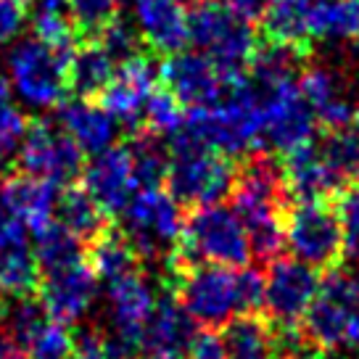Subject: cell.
I'll return each mask as SVG.
<instances>
[{
    "mask_svg": "<svg viewBox=\"0 0 359 359\" xmlns=\"http://www.w3.org/2000/svg\"><path fill=\"white\" fill-rule=\"evenodd\" d=\"M272 3H275V0H224V6L248 24L262 22V19L267 16Z\"/></svg>",
    "mask_w": 359,
    "mask_h": 359,
    "instance_id": "obj_42",
    "label": "cell"
},
{
    "mask_svg": "<svg viewBox=\"0 0 359 359\" xmlns=\"http://www.w3.org/2000/svg\"><path fill=\"white\" fill-rule=\"evenodd\" d=\"M309 43H359V0H314Z\"/></svg>",
    "mask_w": 359,
    "mask_h": 359,
    "instance_id": "obj_27",
    "label": "cell"
},
{
    "mask_svg": "<svg viewBox=\"0 0 359 359\" xmlns=\"http://www.w3.org/2000/svg\"><path fill=\"white\" fill-rule=\"evenodd\" d=\"M50 317L45 312L40 296L34 293H19V296H3L0 302V327L19 351L29 344V338L48 323Z\"/></svg>",
    "mask_w": 359,
    "mask_h": 359,
    "instance_id": "obj_32",
    "label": "cell"
},
{
    "mask_svg": "<svg viewBox=\"0 0 359 359\" xmlns=\"http://www.w3.org/2000/svg\"><path fill=\"white\" fill-rule=\"evenodd\" d=\"M74 50H61L29 37L16 43L6 56L8 85L29 109H53L69 90V61Z\"/></svg>",
    "mask_w": 359,
    "mask_h": 359,
    "instance_id": "obj_6",
    "label": "cell"
},
{
    "mask_svg": "<svg viewBox=\"0 0 359 359\" xmlns=\"http://www.w3.org/2000/svg\"><path fill=\"white\" fill-rule=\"evenodd\" d=\"M182 359H227L222 333H217V330H212V327L196 330L191 338V344H188V348H185V357Z\"/></svg>",
    "mask_w": 359,
    "mask_h": 359,
    "instance_id": "obj_40",
    "label": "cell"
},
{
    "mask_svg": "<svg viewBox=\"0 0 359 359\" xmlns=\"http://www.w3.org/2000/svg\"><path fill=\"white\" fill-rule=\"evenodd\" d=\"M27 24V8L22 0H0V45L11 43Z\"/></svg>",
    "mask_w": 359,
    "mask_h": 359,
    "instance_id": "obj_41",
    "label": "cell"
},
{
    "mask_svg": "<svg viewBox=\"0 0 359 359\" xmlns=\"http://www.w3.org/2000/svg\"><path fill=\"white\" fill-rule=\"evenodd\" d=\"M27 359H74V333L56 320H48L24 346Z\"/></svg>",
    "mask_w": 359,
    "mask_h": 359,
    "instance_id": "obj_38",
    "label": "cell"
},
{
    "mask_svg": "<svg viewBox=\"0 0 359 359\" xmlns=\"http://www.w3.org/2000/svg\"><path fill=\"white\" fill-rule=\"evenodd\" d=\"M241 74L243 72H224L198 50H180L158 67V77L185 109H209L219 103Z\"/></svg>",
    "mask_w": 359,
    "mask_h": 359,
    "instance_id": "obj_13",
    "label": "cell"
},
{
    "mask_svg": "<svg viewBox=\"0 0 359 359\" xmlns=\"http://www.w3.org/2000/svg\"><path fill=\"white\" fill-rule=\"evenodd\" d=\"M0 201H3V206L8 209L13 219L32 227L34 233V230L53 222L58 188L37 177H29L24 172H16V175H8V177L0 180Z\"/></svg>",
    "mask_w": 359,
    "mask_h": 359,
    "instance_id": "obj_24",
    "label": "cell"
},
{
    "mask_svg": "<svg viewBox=\"0 0 359 359\" xmlns=\"http://www.w3.org/2000/svg\"><path fill=\"white\" fill-rule=\"evenodd\" d=\"M238 167L222 154L193 143L177 133L169 137L167 191L180 206H212L227 198L236 188Z\"/></svg>",
    "mask_w": 359,
    "mask_h": 359,
    "instance_id": "obj_4",
    "label": "cell"
},
{
    "mask_svg": "<svg viewBox=\"0 0 359 359\" xmlns=\"http://www.w3.org/2000/svg\"><path fill=\"white\" fill-rule=\"evenodd\" d=\"M320 275L317 269L306 267L296 259H275L269 262L264 275V317L272 325L283 330H293L304 320L306 309L320 293Z\"/></svg>",
    "mask_w": 359,
    "mask_h": 359,
    "instance_id": "obj_12",
    "label": "cell"
},
{
    "mask_svg": "<svg viewBox=\"0 0 359 359\" xmlns=\"http://www.w3.org/2000/svg\"><path fill=\"white\" fill-rule=\"evenodd\" d=\"M116 69V61L98 40H79L69 61V90H74L77 98H101Z\"/></svg>",
    "mask_w": 359,
    "mask_h": 359,
    "instance_id": "obj_26",
    "label": "cell"
},
{
    "mask_svg": "<svg viewBox=\"0 0 359 359\" xmlns=\"http://www.w3.org/2000/svg\"><path fill=\"white\" fill-rule=\"evenodd\" d=\"M56 214L58 222L82 243L85 241L93 243L95 238H101L109 230V217L90 198V193L82 185H69L64 193H58Z\"/></svg>",
    "mask_w": 359,
    "mask_h": 359,
    "instance_id": "obj_28",
    "label": "cell"
},
{
    "mask_svg": "<svg viewBox=\"0 0 359 359\" xmlns=\"http://www.w3.org/2000/svg\"><path fill=\"white\" fill-rule=\"evenodd\" d=\"M58 127L77 143V148L88 156H98L109 151L119 135V122L103 109L101 103L90 98H72L58 106Z\"/></svg>",
    "mask_w": 359,
    "mask_h": 359,
    "instance_id": "obj_23",
    "label": "cell"
},
{
    "mask_svg": "<svg viewBox=\"0 0 359 359\" xmlns=\"http://www.w3.org/2000/svg\"><path fill=\"white\" fill-rule=\"evenodd\" d=\"M193 333V320L177 299L161 296L140 338V359H182Z\"/></svg>",
    "mask_w": 359,
    "mask_h": 359,
    "instance_id": "obj_22",
    "label": "cell"
},
{
    "mask_svg": "<svg viewBox=\"0 0 359 359\" xmlns=\"http://www.w3.org/2000/svg\"><path fill=\"white\" fill-rule=\"evenodd\" d=\"M182 124H185L182 103L167 88L154 90L143 109V130L140 133H151L156 137H175L182 130Z\"/></svg>",
    "mask_w": 359,
    "mask_h": 359,
    "instance_id": "obj_34",
    "label": "cell"
},
{
    "mask_svg": "<svg viewBox=\"0 0 359 359\" xmlns=\"http://www.w3.org/2000/svg\"><path fill=\"white\" fill-rule=\"evenodd\" d=\"M130 156H133L135 180L137 188H161V182H167V167H169V154L156 143V135L151 133H135V137L127 143Z\"/></svg>",
    "mask_w": 359,
    "mask_h": 359,
    "instance_id": "obj_33",
    "label": "cell"
},
{
    "mask_svg": "<svg viewBox=\"0 0 359 359\" xmlns=\"http://www.w3.org/2000/svg\"><path fill=\"white\" fill-rule=\"evenodd\" d=\"M90 267L95 272V278L106 285L122 280L127 275H133L140 269V259L135 254V248L127 243V238L119 230H106L101 238H95L90 243Z\"/></svg>",
    "mask_w": 359,
    "mask_h": 359,
    "instance_id": "obj_30",
    "label": "cell"
},
{
    "mask_svg": "<svg viewBox=\"0 0 359 359\" xmlns=\"http://www.w3.org/2000/svg\"><path fill=\"white\" fill-rule=\"evenodd\" d=\"M32 248H34V259H37L40 275L58 272V269L85 262L82 241L72 236L61 222H50L45 224V227H40V230H34Z\"/></svg>",
    "mask_w": 359,
    "mask_h": 359,
    "instance_id": "obj_31",
    "label": "cell"
},
{
    "mask_svg": "<svg viewBox=\"0 0 359 359\" xmlns=\"http://www.w3.org/2000/svg\"><path fill=\"white\" fill-rule=\"evenodd\" d=\"M37 291L48 317L69 327L79 323L93 306L98 296V278L88 262H79L58 272L40 275Z\"/></svg>",
    "mask_w": 359,
    "mask_h": 359,
    "instance_id": "obj_16",
    "label": "cell"
},
{
    "mask_svg": "<svg viewBox=\"0 0 359 359\" xmlns=\"http://www.w3.org/2000/svg\"><path fill=\"white\" fill-rule=\"evenodd\" d=\"M302 336L317 354L359 348V293L351 272L330 269L302 320Z\"/></svg>",
    "mask_w": 359,
    "mask_h": 359,
    "instance_id": "obj_5",
    "label": "cell"
},
{
    "mask_svg": "<svg viewBox=\"0 0 359 359\" xmlns=\"http://www.w3.org/2000/svg\"><path fill=\"white\" fill-rule=\"evenodd\" d=\"M95 40L106 48V53L116 61V67H122L127 61L143 56V45H146L140 32H137V27H135V22H127L119 13L103 27L101 34Z\"/></svg>",
    "mask_w": 359,
    "mask_h": 359,
    "instance_id": "obj_36",
    "label": "cell"
},
{
    "mask_svg": "<svg viewBox=\"0 0 359 359\" xmlns=\"http://www.w3.org/2000/svg\"><path fill=\"white\" fill-rule=\"evenodd\" d=\"M69 19L82 40H95L119 13V0H67Z\"/></svg>",
    "mask_w": 359,
    "mask_h": 359,
    "instance_id": "obj_37",
    "label": "cell"
},
{
    "mask_svg": "<svg viewBox=\"0 0 359 359\" xmlns=\"http://www.w3.org/2000/svg\"><path fill=\"white\" fill-rule=\"evenodd\" d=\"M37 285L40 269L34 259L32 238L0 201V296L34 293Z\"/></svg>",
    "mask_w": 359,
    "mask_h": 359,
    "instance_id": "obj_20",
    "label": "cell"
},
{
    "mask_svg": "<svg viewBox=\"0 0 359 359\" xmlns=\"http://www.w3.org/2000/svg\"><path fill=\"white\" fill-rule=\"evenodd\" d=\"M336 212L344 230V257L359 262V185H346L341 191Z\"/></svg>",
    "mask_w": 359,
    "mask_h": 359,
    "instance_id": "obj_39",
    "label": "cell"
},
{
    "mask_svg": "<svg viewBox=\"0 0 359 359\" xmlns=\"http://www.w3.org/2000/svg\"><path fill=\"white\" fill-rule=\"evenodd\" d=\"M82 188L101 206L106 217L122 214L127 203L135 198V193L140 191L130 148L111 146L109 151L90 158V164L82 169Z\"/></svg>",
    "mask_w": 359,
    "mask_h": 359,
    "instance_id": "obj_15",
    "label": "cell"
},
{
    "mask_svg": "<svg viewBox=\"0 0 359 359\" xmlns=\"http://www.w3.org/2000/svg\"><path fill=\"white\" fill-rule=\"evenodd\" d=\"M22 3H29V0H22Z\"/></svg>",
    "mask_w": 359,
    "mask_h": 359,
    "instance_id": "obj_45",
    "label": "cell"
},
{
    "mask_svg": "<svg viewBox=\"0 0 359 359\" xmlns=\"http://www.w3.org/2000/svg\"><path fill=\"white\" fill-rule=\"evenodd\" d=\"M188 34L196 50L209 56L224 72H243L257 50L251 24L219 0H196L188 13Z\"/></svg>",
    "mask_w": 359,
    "mask_h": 359,
    "instance_id": "obj_8",
    "label": "cell"
},
{
    "mask_svg": "<svg viewBox=\"0 0 359 359\" xmlns=\"http://www.w3.org/2000/svg\"><path fill=\"white\" fill-rule=\"evenodd\" d=\"M259 98H262V146L291 154L296 148L312 143L317 119L302 98L296 79L278 88L259 90Z\"/></svg>",
    "mask_w": 359,
    "mask_h": 359,
    "instance_id": "obj_11",
    "label": "cell"
},
{
    "mask_svg": "<svg viewBox=\"0 0 359 359\" xmlns=\"http://www.w3.org/2000/svg\"><path fill=\"white\" fill-rule=\"evenodd\" d=\"M185 227L182 206L161 188L137 191L122 212V233L137 259H167L175 254Z\"/></svg>",
    "mask_w": 359,
    "mask_h": 359,
    "instance_id": "obj_7",
    "label": "cell"
},
{
    "mask_svg": "<svg viewBox=\"0 0 359 359\" xmlns=\"http://www.w3.org/2000/svg\"><path fill=\"white\" fill-rule=\"evenodd\" d=\"M299 90L312 109L317 124L330 130H344L351 124L357 106L348 101L346 79L330 67H312L299 77Z\"/></svg>",
    "mask_w": 359,
    "mask_h": 359,
    "instance_id": "obj_21",
    "label": "cell"
},
{
    "mask_svg": "<svg viewBox=\"0 0 359 359\" xmlns=\"http://www.w3.org/2000/svg\"><path fill=\"white\" fill-rule=\"evenodd\" d=\"M158 67L151 56H137L116 69L111 85L101 95V106L119 124H127L133 133L143 130V109L151 93L156 90Z\"/></svg>",
    "mask_w": 359,
    "mask_h": 359,
    "instance_id": "obj_17",
    "label": "cell"
},
{
    "mask_svg": "<svg viewBox=\"0 0 359 359\" xmlns=\"http://www.w3.org/2000/svg\"><path fill=\"white\" fill-rule=\"evenodd\" d=\"M82 158L85 154L58 124L37 119L29 124L16 161L24 175L50 182L56 188L61 185L69 188L74 180L82 177V169H85Z\"/></svg>",
    "mask_w": 359,
    "mask_h": 359,
    "instance_id": "obj_10",
    "label": "cell"
},
{
    "mask_svg": "<svg viewBox=\"0 0 359 359\" xmlns=\"http://www.w3.org/2000/svg\"><path fill=\"white\" fill-rule=\"evenodd\" d=\"M227 359H278L280 341L264 314H238L222 330Z\"/></svg>",
    "mask_w": 359,
    "mask_h": 359,
    "instance_id": "obj_25",
    "label": "cell"
},
{
    "mask_svg": "<svg viewBox=\"0 0 359 359\" xmlns=\"http://www.w3.org/2000/svg\"><path fill=\"white\" fill-rule=\"evenodd\" d=\"M27 130L29 122L24 111H19L11 103V85L0 77V167L19 158Z\"/></svg>",
    "mask_w": 359,
    "mask_h": 359,
    "instance_id": "obj_35",
    "label": "cell"
},
{
    "mask_svg": "<svg viewBox=\"0 0 359 359\" xmlns=\"http://www.w3.org/2000/svg\"><path fill=\"white\" fill-rule=\"evenodd\" d=\"M22 357V351L13 346L11 338L6 336V330L0 327V359H19Z\"/></svg>",
    "mask_w": 359,
    "mask_h": 359,
    "instance_id": "obj_43",
    "label": "cell"
},
{
    "mask_svg": "<svg viewBox=\"0 0 359 359\" xmlns=\"http://www.w3.org/2000/svg\"><path fill=\"white\" fill-rule=\"evenodd\" d=\"M254 257L251 241L236 209L222 203L198 206L185 217L182 238L175 254L169 257V269L193 267V264H217V267H248Z\"/></svg>",
    "mask_w": 359,
    "mask_h": 359,
    "instance_id": "obj_3",
    "label": "cell"
},
{
    "mask_svg": "<svg viewBox=\"0 0 359 359\" xmlns=\"http://www.w3.org/2000/svg\"><path fill=\"white\" fill-rule=\"evenodd\" d=\"M19 359H27V357H19Z\"/></svg>",
    "mask_w": 359,
    "mask_h": 359,
    "instance_id": "obj_46",
    "label": "cell"
},
{
    "mask_svg": "<svg viewBox=\"0 0 359 359\" xmlns=\"http://www.w3.org/2000/svg\"><path fill=\"white\" fill-rule=\"evenodd\" d=\"M314 0H275L269 6L264 22L267 40L299 48L309 53V19H312Z\"/></svg>",
    "mask_w": 359,
    "mask_h": 359,
    "instance_id": "obj_29",
    "label": "cell"
},
{
    "mask_svg": "<svg viewBox=\"0 0 359 359\" xmlns=\"http://www.w3.org/2000/svg\"><path fill=\"white\" fill-rule=\"evenodd\" d=\"M233 209L246 227L254 257L275 262L285 246V180L283 167L267 154L251 156L238 169Z\"/></svg>",
    "mask_w": 359,
    "mask_h": 359,
    "instance_id": "obj_2",
    "label": "cell"
},
{
    "mask_svg": "<svg viewBox=\"0 0 359 359\" xmlns=\"http://www.w3.org/2000/svg\"><path fill=\"white\" fill-rule=\"evenodd\" d=\"M285 246L296 262L312 269H336L344 257V230L336 206L327 201H299L285 212Z\"/></svg>",
    "mask_w": 359,
    "mask_h": 359,
    "instance_id": "obj_9",
    "label": "cell"
},
{
    "mask_svg": "<svg viewBox=\"0 0 359 359\" xmlns=\"http://www.w3.org/2000/svg\"><path fill=\"white\" fill-rule=\"evenodd\" d=\"M106 302H109V338L137 351L143 330L158 302L151 280L137 269L122 280L106 285Z\"/></svg>",
    "mask_w": 359,
    "mask_h": 359,
    "instance_id": "obj_14",
    "label": "cell"
},
{
    "mask_svg": "<svg viewBox=\"0 0 359 359\" xmlns=\"http://www.w3.org/2000/svg\"><path fill=\"white\" fill-rule=\"evenodd\" d=\"M193 3L196 0H135V27L156 56H175L191 40L188 13Z\"/></svg>",
    "mask_w": 359,
    "mask_h": 359,
    "instance_id": "obj_19",
    "label": "cell"
},
{
    "mask_svg": "<svg viewBox=\"0 0 359 359\" xmlns=\"http://www.w3.org/2000/svg\"><path fill=\"white\" fill-rule=\"evenodd\" d=\"M172 288L193 323L212 330L224 327L238 314L257 312L264 299V278L251 267L193 264L172 269Z\"/></svg>",
    "mask_w": 359,
    "mask_h": 359,
    "instance_id": "obj_1",
    "label": "cell"
},
{
    "mask_svg": "<svg viewBox=\"0 0 359 359\" xmlns=\"http://www.w3.org/2000/svg\"><path fill=\"white\" fill-rule=\"evenodd\" d=\"M283 180H285V196L293 201H327L346 188V180L341 177L327 154L323 151V143H306L285 154L283 164Z\"/></svg>",
    "mask_w": 359,
    "mask_h": 359,
    "instance_id": "obj_18",
    "label": "cell"
},
{
    "mask_svg": "<svg viewBox=\"0 0 359 359\" xmlns=\"http://www.w3.org/2000/svg\"><path fill=\"white\" fill-rule=\"evenodd\" d=\"M348 127H351V130L359 135V106H357V111H354V119H351V124H348Z\"/></svg>",
    "mask_w": 359,
    "mask_h": 359,
    "instance_id": "obj_44",
    "label": "cell"
}]
</instances>
